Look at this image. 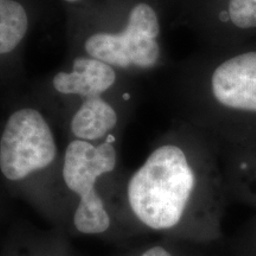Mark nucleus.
Returning <instances> with one entry per match:
<instances>
[{"mask_svg":"<svg viewBox=\"0 0 256 256\" xmlns=\"http://www.w3.org/2000/svg\"><path fill=\"white\" fill-rule=\"evenodd\" d=\"M196 184V177L180 147L156 148L128 184L133 212L154 230L171 229L180 222Z\"/></svg>","mask_w":256,"mask_h":256,"instance_id":"1","label":"nucleus"},{"mask_svg":"<svg viewBox=\"0 0 256 256\" xmlns=\"http://www.w3.org/2000/svg\"><path fill=\"white\" fill-rule=\"evenodd\" d=\"M116 151L112 142L94 146L83 140H74L66 151L63 179L66 186L80 196V206L74 217L76 229L82 234H102L110 226V217L95 190L96 180L116 166Z\"/></svg>","mask_w":256,"mask_h":256,"instance_id":"2","label":"nucleus"},{"mask_svg":"<svg viewBox=\"0 0 256 256\" xmlns=\"http://www.w3.org/2000/svg\"><path fill=\"white\" fill-rule=\"evenodd\" d=\"M52 130L40 112L31 108L14 112L0 142V170L10 180H22L46 168L56 158Z\"/></svg>","mask_w":256,"mask_h":256,"instance_id":"3","label":"nucleus"},{"mask_svg":"<svg viewBox=\"0 0 256 256\" xmlns=\"http://www.w3.org/2000/svg\"><path fill=\"white\" fill-rule=\"evenodd\" d=\"M160 25L156 12L147 4H138L120 34H95L86 40L92 58L118 68H153L160 57Z\"/></svg>","mask_w":256,"mask_h":256,"instance_id":"4","label":"nucleus"},{"mask_svg":"<svg viewBox=\"0 0 256 256\" xmlns=\"http://www.w3.org/2000/svg\"><path fill=\"white\" fill-rule=\"evenodd\" d=\"M211 90L220 104L230 110L256 112V51L223 62L214 72Z\"/></svg>","mask_w":256,"mask_h":256,"instance_id":"5","label":"nucleus"},{"mask_svg":"<svg viewBox=\"0 0 256 256\" xmlns=\"http://www.w3.org/2000/svg\"><path fill=\"white\" fill-rule=\"evenodd\" d=\"M116 81V72L110 64L92 57L74 60L72 72H58L54 78V88L63 95H78L88 98H100Z\"/></svg>","mask_w":256,"mask_h":256,"instance_id":"6","label":"nucleus"},{"mask_svg":"<svg viewBox=\"0 0 256 256\" xmlns=\"http://www.w3.org/2000/svg\"><path fill=\"white\" fill-rule=\"evenodd\" d=\"M118 124V114L112 106L101 98L83 102L72 120V132L78 140L92 142L102 139Z\"/></svg>","mask_w":256,"mask_h":256,"instance_id":"7","label":"nucleus"},{"mask_svg":"<svg viewBox=\"0 0 256 256\" xmlns=\"http://www.w3.org/2000/svg\"><path fill=\"white\" fill-rule=\"evenodd\" d=\"M28 28L24 6L14 0H0V55L14 51L26 36Z\"/></svg>","mask_w":256,"mask_h":256,"instance_id":"8","label":"nucleus"},{"mask_svg":"<svg viewBox=\"0 0 256 256\" xmlns=\"http://www.w3.org/2000/svg\"><path fill=\"white\" fill-rule=\"evenodd\" d=\"M229 18L236 28L250 30L256 28V0H230Z\"/></svg>","mask_w":256,"mask_h":256,"instance_id":"9","label":"nucleus"},{"mask_svg":"<svg viewBox=\"0 0 256 256\" xmlns=\"http://www.w3.org/2000/svg\"><path fill=\"white\" fill-rule=\"evenodd\" d=\"M142 256H172L166 249L162 247H154L147 250Z\"/></svg>","mask_w":256,"mask_h":256,"instance_id":"10","label":"nucleus"},{"mask_svg":"<svg viewBox=\"0 0 256 256\" xmlns=\"http://www.w3.org/2000/svg\"><path fill=\"white\" fill-rule=\"evenodd\" d=\"M66 2H78V0H66Z\"/></svg>","mask_w":256,"mask_h":256,"instance_id":"11","label":"nucleus"}]
</instances>
